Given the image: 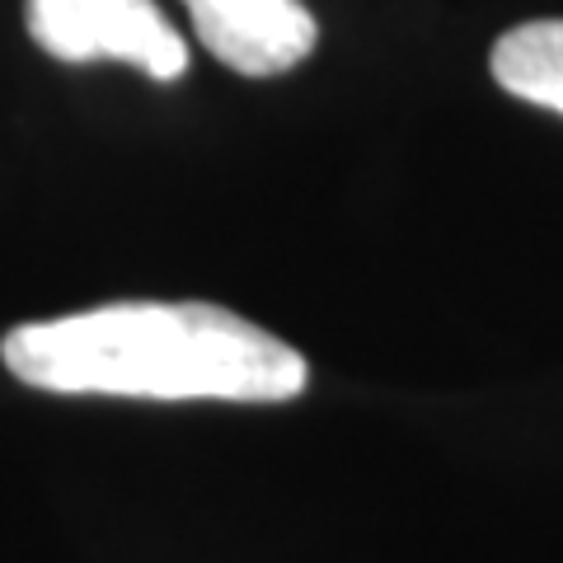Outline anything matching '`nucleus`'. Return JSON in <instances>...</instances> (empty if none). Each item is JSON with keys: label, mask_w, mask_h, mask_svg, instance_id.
<instances>
[{"label": "nucleus", "mask_w": 563, "mask_h": 563, "mask_svg": "<svg viewBox=\"0 0 563 563\" xmlns=\"http://www.w3.org/2000/svg\"><path fill=\"white\" fill-rule=\"evenodd\" d=\"M0 362L33 390L165 404H287L310 380L291 343L207 301H122L20 324Z\"/></svg>", "instance_id": "obj_1"}, {"label": "nucleus", "mask_w": 563, "mask_h": 563, "mask_svg": "<svg viewBox=\"0 0 563 563\" xmlns=\"http://www.w3.org/2000/svg\"><path fill=\"white\" fill-rule=\"evenodd\" d=\"M24 24L47 57L128 62L151 80H179L188 70L184 33L155 0H24Z\"/></svg>", "instance_id": "obj_2"}, {"label": "nucleus", "mask_w": 563, "mask_h": 563, "mask_svg": "<svg viewBox=\"0 0 563 563\" xmlns=\"http://www.w3.org/2000/svg\"><path fill=\"white\" fill-rule=\"evenodd\" d=\"M184 14L221 66L258 80L301 66L320 43L301 0H184Z\"/></svg>", "instance_id": "obj_3"}, {"label": "nucleus", "mask_w": 563, "mask_h": 563, "mask_svg": "<svg viewBox=\"0 0 563 563\" xmlns=\"http://www.w3.org/2000/svg\"><path fill=\"white\" fill-rule=\"evenodd\" d=\"M493 80L512 99L563 118V20H531L493 43Z\"/></svg>", "instance_id": "obj_4"}]
</instances>
